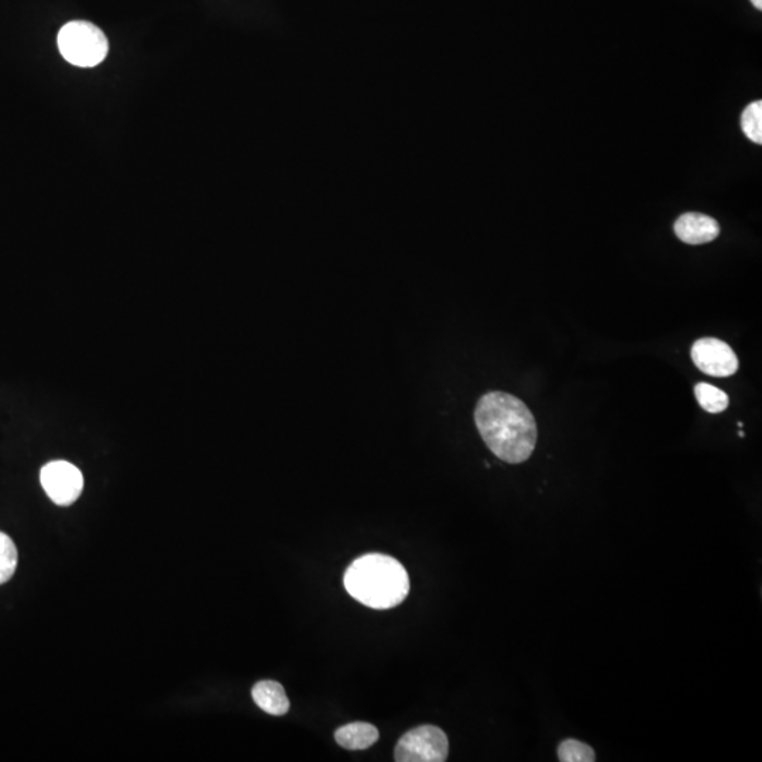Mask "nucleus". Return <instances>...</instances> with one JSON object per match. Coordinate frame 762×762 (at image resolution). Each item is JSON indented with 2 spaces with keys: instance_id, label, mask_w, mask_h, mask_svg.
<instances>
[{
  "instance_id": "nucleus-1",
  "label": "nucleus",
  "mask_w": 762,
  "mask_h": 762,
  "mask_svg": "<svg viewBox=\"0 0 762 762\" xmlns=\"http://www.w3.org/2000/svg\"><path fill=\"white\" fill-rule=\"evenodd\" d=\"M475 421L480 437L501 461L518 465L531 458L537 422L520 398L503 391L485 394L476 405Z\"/></svg>"
},
{
  "instance_id": "nucleus-2",
  "label": "nucleus",
  "mask_w": 762,
  "mask_h": 762,
  "mask_svg": "<svg viewBox=\"0 0 762 762\" xmlns=\"http://www.w3.org/2000/svg\"><path fill=\"white\" fill-rule=\"evenodd\" d=\"M345 588L353 599L374 610L393 609L410 592V578L393 556H360L345 573Z\"/></svg>"
},
{
  "instance_id": "nucleus-3",
  "label": "nucleus",
  "mask_w": 762,
  "mask_h": 762,
  "mask_svg": "<svg viewBox=\"0 0 762 762\" xmlns=\"http://www.w3.org/2000/svg\"><path fill=\"white\" fill-rule=\"evenodd\" d=\"M61 56L75 67H96L108 57L109 41L105 33L94 23L74 20L63 26L58 33Z\"/></svg>"
},
{
  "instance_id": "nucleus-4",
  "label": "nucleus",
  "mask_w": 762,
  "mask_h": 762,
  "mask_svg": "<svg viewBox=\"0 0 762 762\" xmlns=\"http://www.w3.org/2000/svg\"><path fill=\"white\" fill-rule=\"evenodd\" d=\"M449 740L445 731L425 724L405 733L397 743V762H444L448 760Z\"/></svg>"
},
{
  "instance_id": "nucleus-5",
  "label": "nucleus",
  "mask_w": 762,
  "mask_h": 762,
  "mask_svg": "<svg viewBox=\"0 0 762 762\" xmlns=\"http://www.w3.org/2000/svg\"><path fill=\"white\" fill-rule=\"evenodd\" d=\"M40 482L44 492L57 506H71L78 500L84 489V476L81 470L65 461L47 463L41 469Z\"/></svg>"
},
{
  "instance_id": "nucleus-6",
  "label": "nucleus",
  "mask_w": 762,
  "mask_h": 762,
  "mask_svg": "<svg viewBox=\"0 0 762 762\" xmlns=\"http://www.w3.org/2000/svg\"><path fill=\"white\" fill-rule=\"evenodd\" d=\"M692 360L700 372L713 377H729L739 369V359L726 342L703 338L692 346Z\"/></svg>"
},
{
  "instance_id": "nucleus-7",
  "label": "nucleus",
  "mask_w": 762,
  "mask_h": 762,
  "mask_svg": "<svg viewBox=\"0 0 762 762\" xmlns=\"http://www.w3.org/2000/svg\"><path fill=\"white\" fill-rule=\"evenodd\" d=\"M675 233L688 245H705L719 238L720 225L710 216L688 212L675 222Z\"/></svg>"
},
{
  "instance_id": "nucleus-8",
  "label": "nucleus",
  "mask_w": 762,
  "mask_h": 762,
  "mask_svg": "<svg viewBox=\"0 0 762 762\" xmlns=\"http://www.w3.org/2000/svg\"><path fill=\"white\" fill-rule=\"evenodd\" d=\"M252 696L254 703L273 716H284L290 710V700H288L283 685L274 681H262L254 685Z\"/></svg>"
},
{
  "instance_id": "nucleus-9",
  "label": "nucleus",
  "mask_w": 762,
  "mask_h": 762,
  "mask_svg": "<svg viewBox=\"0 0 762 762\" xmlns=\"http://www.w3.org/2000/svg\"><path fill=\"white\" fill-rule=\"evenodd\" d=\"M379 737L377 727L365 722L349 723L335 731L336 743L346 750H366L372 747Z\"/></svg>"
},
{
  "instance_id": "nucleus-10",
  "label": "nucleus",
  "mask_w": 762,
  "mask_h": 762,
  "mask_svg": "<svg viewBox=\"0 0 762 762\" xmlns=\"http://www.w3.org/2000/svg\"><path fill=\"white\" fill-rule=\"evenodd\" d=\"M696 400L703 410L710 414L723 413L729 407V396L712 384L699 383L695 387Z\"/></svg>"
},
{
  "instance_id": "nucleus-11",
  "label": "nucleus",
  "mask_w": 762,
  "mask_h": 762,
  "mask_svg": "<svg viewBox=\"0 0 762 762\" xmlns=\"http://www.w3.org/2000/svg\"><path fill=\"white\" fill-rule=\"evenodd\" d=\"M558 760L561 762H593L596 753L589 744L576 739H566L558 746Z\"/></svg>"
},
{
  "instance_id": "nucleus-12",
  "label": "nucleus",
  "mask_w": 762,
  "mask_h": 762,
  "mask_svg": "<svg viewBox=\"0 0 762 762\" xmlns=\"http://www.w3.org/2000/svg\"><path fill=\"white\" fill-rule=\"evenodd\" d=\"M17 548L15 542L5 532H0V585L9 582L17 568Z\"/></svg>"
},
{
  "instance_id": "nucleus-13",
  "label": "nucleus",
  "mask_w": 762,
  "mask_h": 762,
  "mask_svg": "<svg viewBox=\"0 0 762 762\" xmlns=\"http://www.w3.org/2000/svg\"><path fill=\"white\" fill-rule=\"evenodd\" d=\"M741 129L751 142L762 144V102L748 105L741 115Z\"/></svg>"
},
{
  "instance_id": "nucleus-14",
  "label": "nucleus",
  "mask_w": 762,
  "mask_h": 762,
  "mask_svg": "<svg viewBox=\"0 0 762 762\" xmlns=\"http://www.w3.org/2000/svg\"><path fill=\"white\" fill-rule=\"evenodd\" d=\"M751 2H753V5H754V6H755V8H757L758 10H761V9H762V0H751Z\"/></svg>"
}]
</instances>
